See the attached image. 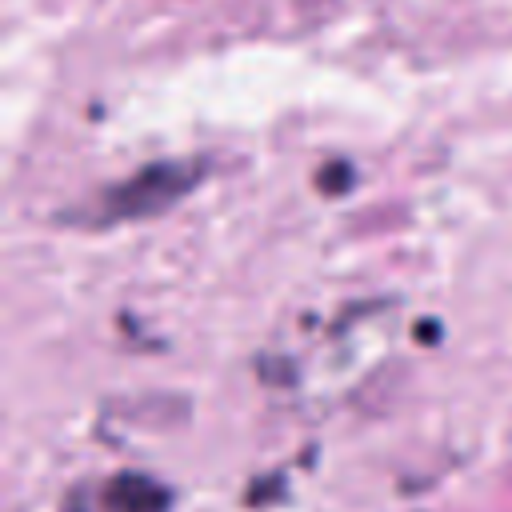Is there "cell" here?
Returning <instances> with one entry per match:
<instances>
[{"instance_id": "1", "label": "cell", "mask_w": 512, "mask_h": 512, "mask_svg": "<svg viewBox=\"0 0 512 512\" xmlns=\"http://www.w3.org/2000/svg\"><path fill=\"white\" fill-rule=\"evenodd\" d=\"M64 512H168V492L152 476L116 472L108 480L80 484L64 500Z\"/></svg>"}]
</instances>
